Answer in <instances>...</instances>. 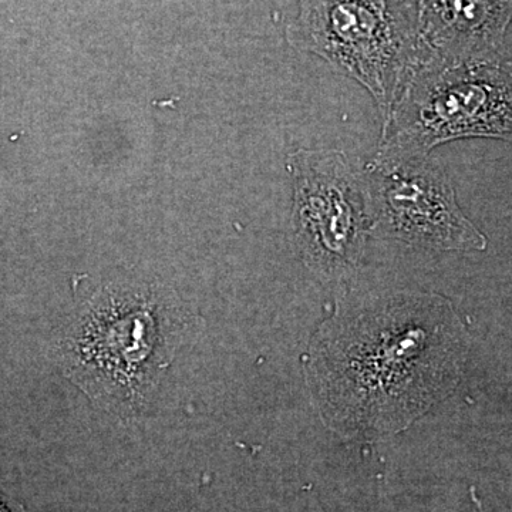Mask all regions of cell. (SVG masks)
<instances>
[{"label":"cell","instance_id":"obj_8","mask_svg":"<svg viewBox=\"0 0 512 512\" xmlns=\"http://www.w3.org/2000/svg\"><path fill=\"white\" fill-rule=\"evenodd\" d=\"M393 5L400 6V8L414 10L417 12V3L419 0H389Z\"/></svg>","mask_w":512,"mask_h":512},{"label":"cell","instance_id":"obj_4","mask_svg":"<svg viewBox=\"0 0 512 512\" xmlns=\"http://www.w3.org/2000/svg\"><path fill=\"white\" fill-rule=\"evenodd\" d=\"M286 36L359 83L382 123L419 64L417 12L389 0H299Z\"/></svg>","mask_w":512,"mask_h":512},{"label":"cell","instance_id":"obj_3","mask_svg":"<svg viewBox=\"0 0 512 512\" xmlns=\"http://www.w3.org/2000/svg\"><path fill=\"white\" fill-rule=\"evenodd\" d=\"M464 138L512 143V60L503 52L416 67L382 126L375 160L430 156Z\"/></svg>","mask_w":512,"mask_h":512},{"label":"cell","instance_id":"obj_2","mask_svg":"<svg viewBox=\"0 0 512 512\" xmlns=\"http://www.w3.org/2000/svg\"><path fill=\"white\" fill-rule=\"evenodd\" d=\"M184 319L147 286H106L67 325L59 346L64 375L104 412L140 416L180 349Z\"/></svg>","mask_w":512,"mask_h":512},{"label":"cell","instance_id":"obj_1","mask_svg":"<svg viewBox=\"0 0 512 512\" xmlns=\"http://www.w3.org/2000/svg\"><path fill=\"white\" fill-rule=\"evenodd\" d=\"M431 295H397L346 326L322 359L329 409L359 426H399L433 402L453 370V333L433 320L446 308Z\"/></svg>","mask_w":512,"mask_h":512},{"label":"cell","instance_id":"obj_6","mask_svg":"<svg viewBox=\"0 0 512 512\" xmlns=\"http://www.w3.org/2000/svg\"><path fill=\"white\" fill-rule=\"evenodd\" d=\"M365 181L372 231L430 251H484L487 238L458 205L446 171L430 156L375 160Z\"/></svg>","mask_w":512,"mask_h":512},{"label":"cell","instance_id":"obj_7","mask_svg":"<svg viewBox=\"0 0 512 512\" xmlns=\"http://www.w3.org/2000/svg\"><path fill=\"white\" fill-rule=\"evenodd\" d=\"M511 23L512 0H419V64L497 55Z\"/></svg>","mask_w":512,"mask_h":512},{"label":"cell","instance_id":"obj_5","mask_svg":"<svg viewBox=\"0 0 512 512\" xmlns=\"http://www.w3.org/2000/svg\"><path fill=\"white\" fill-rule=\"evenodd\" d=\"M292 222L306 264L320 275L355 268L372 231L365 173L339 150H298L289 156Z\"/></svg>","mask_w":512,"mask_h":512}]
</instances>
